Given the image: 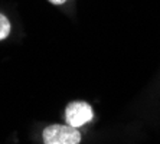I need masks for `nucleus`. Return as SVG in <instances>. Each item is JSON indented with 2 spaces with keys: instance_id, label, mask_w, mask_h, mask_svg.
Returning a JSON list of instances; mask_svg holds the SVG:
<instances>
[{
  "instance_id": "nucleus-2",
  "label": "nucleus",
  "mask_w": 160,
  "mask_h": 144,
  "mask_svg": "<svg viewBox=\"0 0 160 144\" xmlns=\"http://www.w3.org/2000/svg\"><path fill=\"white\" fill-rule=\"evenodd\" d=\"M65 112H67L65 114L67 122L72 127H77V128L87 124L88 121H91L94 117V111L91 108V105L87 102H82V101L71 102L67 107Z\"/></svg>"
},
{
  "instance_id": "nucleus-3",
  "label": "nucleus",
  "mask_w": 160,
  "mask_h": 144,
  "mask_svg": "<svg viewBox=\"0 0 160 144\" xmlns=\"http://www.w3.org/2000/svg\"><path fill=\"white\" fill-rule=\"evenodd\" d=\"M10 33V22L8 20L6 16H3L0 13V41H3L9 36Z\"/></svg>"
},
{
  "instance_id": "nucleus-4",
  "label": "nucleus",
  "mask_w": 160,
  "mask_h": 144,
  "mask_svg": "<svg viewBox=\"0 0 160 144\" xmlns=\"http://www.w3.org/2000/svg\"><path fill=\"white\" fill-rule=\"evenodd\" d=\"M51 3H53V4H62V3H65L67 0H49Z\"/></svg>"
},
{
  "instance_id": "nucleus-1",
  "label": "nucleus",
  "mask_w": 160,
  "mask_h": 144,
  "mask_svg": "<svg viewBox=\"0 0 160 144\" xmlns=\"http://www.w3.org/2000/svg\"><path fill=\"white\" fill-rule=\"evenodd\" d=\"M43 143L45 144H79L81 134L77 127L72 126H49L43 131Z\"/></svg>"
}]
</instances>
